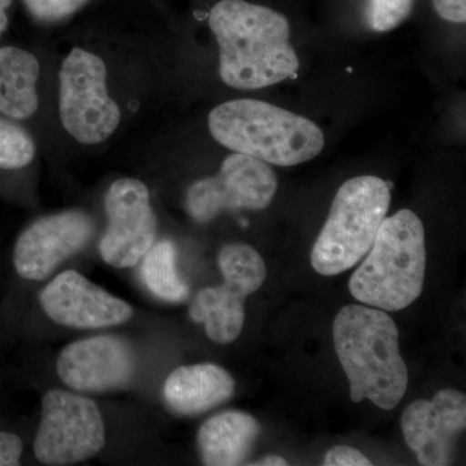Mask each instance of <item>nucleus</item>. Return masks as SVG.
Instances as JSON below:
<instances>
[{
  "instance_id": "obj_17",
  "label": "nucleus",
  "mask_w": 466,
  "mask_h": 466,
  "mask_svg": "<svg viewBox=\"0 0 466 466\" xmlns=\"http://www.w3.org/2000/svg\"><path fill=\"white\" fill-rule=\"evenodd\" d=\"M41 66L32 52L17 47L0 48V115L27 119L39 106Z\"/></svg>"
},
{
  "instance_id": "obj_22",
  "label": "nucleus",
  "mask_w": 466,
  "mask_h": 466,
  "mask_svg": "<svg viewBox=\"0 0 466 466\" xmlns=\"http://www.w3.org/2000/svg\"><path fill=\"white\" fill-rule=\"evenodd\" d=\"M325 466H367L372 465L360 451L348 446H336L325 455Z\"/></svg>"
},
{
  "instance_id": "obj_3",
  "label": "nucleus",
  "mask_w": 466,
  "mask_h": 466,
  "mask_svg": "<svg viewBox=\"0 0 466 466\" xmlns=\"http://www.w3.org/2000/svg\"><path fill=\"white\" fill-rule=\"evenodd\" d=\"M208 130L235 153L276 167H296L320 155L323 131L306 116L266 101H227L211 110Z\"/></svg>"
},
{
  "instance_id": "obj_2",
  "label": "nucleus",
  "mask_w": 466,
  "mask_h": 466,
  "mask_svg": "<svg viewBox=\"0 0 466 466\" xmlns=\"http://www.w3.org/2000/svg\"><path fill=\"white\" fill-rule=\"evenodd\" d=\"M333 339L352 401L368 400L381 410H394L408 388L395 321L383 309L345 306L334 319Z\"/></svg>"
},
{
  "instance_id": "obj_1",
  "label": "nucleus",
  "mask_w": 466,
  "mask_h": 466,
  "mask_svg": "<svg viewBox=\"0 0 466 466\" xmlns=\"http://www.w3.org/2000/svg\"><path fill=\"white\" fill-rule=\"evenodd\" d=\"M219 45V75L238 90H258L296 79L299 61L289 21L274 9L245 0H220L208 15Z\"/></svg>"
},
{
  "instance_id": "obj_23",
  "label": "nucleus",
  "mask_w": 466,
  "mask_h": 466,
  "mask_svg": "<svg viewBox=\"0 0 466 466\" xmlns=\"http://www.w3.org/2000/svg\"><path fill=\"white\" fill-rule=\"evenodd\" d=\"M23 449V441L17 435L0 431V466L20 464Z\"/></svg>"
},
{
  "instance_id": "obj_6",
  "label": "nucleus",
  "mask_w": 466,
  "mask_h": 466,
  "mask_svg": "<svg viewBox=\"0 0 466 466\" xmlns=\"http://www.w3.org/2000/svg\"><path fill=\"white\" fill-rule=\"evenodd\" d=\"M60 119L76 142L94 146L115 133L121 109L106 88L103 58L73 48L60 69Z\"/></svg>"
},
{
  "instance_id": "obj_9",
  "label": "nucleus",
  "mask_w": 466,
  "mask_h": 466,
  "mask_svg": "<svg viewBox=\"0 0 466 466\" xmlns=\"http://www.w3.org/2000/svg\"><path fill=\"white\" fill-rule=\"evenodd\" d=\"M278 192V177L266 162L233 153L217 177L192 184L186 208L196 222L207 223L223 211L263 210Z\"/></svg>"
},
{
  "instance_id": "obj_8",
  "label": "nucleus",
  "mask_w": 466,
  "mask_h": 466,
  "mask_svg": "<svg viewBox=\"0 0 466 466\" xmlns=\"http://www.w3.org/2000/svg\"><path fill=\"white\" fill-rule=\"evenodd\" d=\"M106 444V426L94 400L50 390L42 400V420L34 453L46 465H70L94 458Z\"/></svg>"
},
{
  "instance_id": "obj_7",
  "label": "nucleus",
  "mask_w": 466,
  "mask_h": 466,
  "mask_svg": "<svg viewBox=\"0 0 466 466\" xmlns=\"http://www.w3.org/2000/svg\"><path fill=\"white\" fill-rule=\"evenodd\" d=\"M218 265L225 283L198 291L189 317L205 325L211 341L228 345L240 336L245 300L265 283L267 269L258 251L247 244L226 245L218 256Z\"/></svg>"
},
{
  "instance_id": "obj_13",
  "label": "nucleus",
  "mask_w": 466,
  "mask_h": 466,
  "mask_svg": "<svg viewBox=\"0 0 466 466\" xmlns=\"http://www.w3.org/2000/svg\"><path fill=\"white\" fill-rule=\"evenodd\" d=\"M137 370L134 350L125 339L97 336L67 345L57 359V373L76 391L104 392L133 381Z\"/></svg>"
},
{
  "instance_id": "obj_5",
  "label": "nucleus",
  "mask_w": 466,
  "mask_h": 466,
  "mask_svg": "<svg viewBox=\"0 0 466 466\" xmlns=\"http://www.w3.org/2000/svg\"><path fill=\"white\" fill-rule=\"evenodd\" d=\"M390 187L370 175L342 184L312 248L311 265L318 274H342L367 256L390 208Z\"/></svg>"
},
{
  "instance_id": "obj_19",
  "label": "nucleus",
  "mask_w": 466,
  "mask_h": 466,
  "mask_svg": "<svg viewBox=\"0 0 466 466\" xmlns=\"http://www.w3.org/2000/svg\"><path fill=\"white\" fill-rule=\"evenodd\" d=\"M35 156L32 137L16 124L0 119V168L16 170L27 167Z\"/></svg>"
},
{
  "instance_id": "obj_15",
  "label": "nucleus",
  "mask_w": 466,
  "mask_h": 466,
  "mask_svg": "<svg viewBox=\"0 0 466 466\" xmlns=\"http://www.w3.org/2000/svg\"><path fill=\"white\" fill-rule=\"evenodd\" d=\"M235 380L216 364L177 368L164 385L168 408L177 415L196 416L231 400Z\"/></svg>"
},
{
  "instance_id": "obj_4",
  "label": "nucleus",
  "mask_w": 466,
  "mask_h": 466,
  "mask_svg": "<svg viewBox=\"0 0 466 466\" xmlns=\"http://www.w3.org/2000/svg\"><path fill=\"white\" fill-rule=\"evenodd\" d=\"M425 271L424 226L403 208L383 220L366 260L350 279V293L370 308L400 311L421 296Z\"/></svg>"
},
{
  "instance_id": "obj_11",
  "label": "nucleus",
  "mask_w": 466,
  "mask_h": 466,
  "mask_svg": "<svg viewBox=\"0 0 466 466\" xmlns=\"http://www.w3.org/2000/svg\"><path fill=\"white\" fill-rule=\"evenodd\" d=\"M400 424L407 446L420 464L449 465L456 440L466 428L465 394L443 389L431 400H415L404 410Z\"/></svg>"
},
{
  "instance_id": "obj_26",
  "label": "nucleus",
  "mask_w": 466,
  "mask_h": 466,
  "mask_svg": "<svg viewBox=\"0 0 466 466\" xmlns=\"http://www.w3.org/2000/svg\"><path fill=\"white\" fill-rule=\"evenodd\" d=\"M250 465L284 466L288 465V461L284 458H280V456L269 455L266 456V458H263L262 460H259V461L253 462V464Z\"/></svg>"
},
{
  "instance_id": "obj_25",
  "label": "nucleus",
  "mask_w": 466,
  "mask_h": 466,
  "mask_svg": "<svg viewBox=\"0 0 466 466\" xmlns=\"http://www.w3.org/2000/svg\"><path fill=\"white\" fill-rule=\"evenodd\" d=\"M12 0H0V36L7 29L8 16L7 8L11 5Z\"/></svg>"
},
{
  "instance_id": "obj_18",
  "label": "nucleus",
  "mask_w": 466,
  "mask_h": 466,
  "mask_svg": "<svg viewBox=\"0 0 466 466\" xmlns=\"http://www.w3.org/2000/svg\"><path fill=\"white\" fill-rule=\"evenodd\" d=\"M142 259V279L150 293L171 303L188 299V285L177 274L173 242L162 240L153 244Z\"/></svg>"
},
{
  "instance_id": "obj_12",
  "label": "nucleus",
  "mask_w": 466,
  "mask_h": 466,
  "mask_svg": "<svg viewBox=\"0 0 466 466\" xmlns=\"http://www.w3.org/2000/svg\"><path fill=\"white\" fill-rule=\"evenodd\" d=\"M94 225L82 211H64L35 220L18 236L14 265L26 280L42 281L90 241Z\"/></svg>"
},
{
  "instance_id": "obj_21",
  "label": "nucleus",
  "mask_w": 466,
  "mask_h": 466,
  "mask_svg": "<svg viewBox=\"0 0 466 466\" xmlns=\"http://www.w3.org/2000/svg\"><path fill=\"white\" fill-rule=\"evenodd\" d=\"M90 0H24V5L36 20L54 23L76 14Z\"/></svg>"
},
{
  "instance_id": "obj_24",
  "label": "nucleus",
  "mask_w": 466,
  "mask_h": 466,
  "mask_svg": "<svg viewBox=\"0 0 466 466\" xmlns=\"http://www.w3.org/2000/svg\"><path fill=\"white\" fill-rule=\"evenodd\" d=\"M435 11L441 18L451 23L464 24L466 21V0H433Z\"/></svg>"
},
{
  "instance_id": "obj_14",
  "label": "nucleus",
  "mask_w": 466,
  "mask_h": 466,
  "mask_svg": "<svg viewBox=\"0 0 466 466\" xmlns=\"http://www.w3.org/2000/svg\"><path fill=\"white\" fill-rule=\"evenodd\" d=\"M43 311L55 321L79 329H97L124 324L133 318V308L91 283L79 272L57 275L39 296Z\"/></svg>"
},
{
  "instance_id": "obj_10",
  "label": "nucleus",
  "mask_w": 466,
  "mask_h": 466,
  "mask_svg": "<svg viewBox=\"0 0 466 466\" xmlns=\"http://www.w3.org/2000/svg\"><path fill=\"white\" fill-rule=\"evenodd\" d=\"M108 227L100 241V254L109 266L133 267L155 244L157 218L146 184L133 177L116 180L106 196Z\"/></svg>"
},
{
  "instance_id": "obj_20",
  "label": "nucleus",
  "mask_w": 466,
  "mask_h": 466,
  "mask_svg": "<svg viewBox=\"0 0 466 466\" xmlns=\"http://www.w3.org/2000/svg\"><path fill=\"white\" fill-rule=\"evenodd\" d=\"M415 0H367V21L375 32H390L412 11Z\"/></svg>"
},
{
  "instance_id": "obj_16",
  "label": "nucleus",
  "mask_w": 466,
  "mask_h": 466,
  "mask_svg": "<svg viewBox=\"0 0 466 466\" xmlns=\"http://www.w3.org/2000/svg\"><path fill=\"white\" fill-rule=\"evenodd\" d=\"M259 434V422L249 413L227 410L211 417L198 434L202 461L208 466L244 464Z\"/></svg>"
}]
</instances>
